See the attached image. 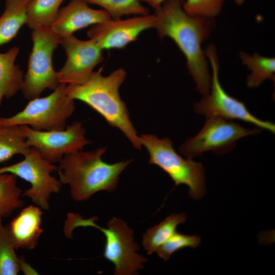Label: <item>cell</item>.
Masks as SVG:
<instances>
[{
  "mask_svg": "<svg viewBox=\"0 0 275 275\" xmlns=\"http://www.w3.org/2000/svg\"><path fill=\"white\" fill-rule=\"evenodd\" d=\"M15 250L8 226H4L0 219V275H16L23 269L26 273L34 270L17 256Z\"/></svg>",
  "mask_w": 275,
  "mask_h": 275,
  "instance_id": "d6986e66",
  "label": "cell"
},
{
  "mask_svg": "<svg viewBox=\"0 0 275 275\" xmlns=\"http://www.w3.org/2000/svg\"><path fill=\"white\" fill-rule=\"evenodd\" d=\"M186 219L185 213L172 214L159 224L149 228L143 234L142 245L148 255L157 250L175 232L177 227Z\"/></svg>",
  "mask_w": 275,
  "mask_h": 275,
  "instance_id": "ac0fdd59",
  "label": "cell"
},
{
  "mask_svg": "<svg viewBox=\"0 0 275 275\" xmlns=\"http://www.w3.org/2000/svg\"><path fill=\"white\" fill-rule=\"evenodd\" d=\"M126 73L118 68L107 76L101 69L93 72L81 85H67L66 92L72 99L80 100L100 114L112 127L120 130L138 150L142 148L140 136L129 117L125 103L119 94V88L126 78Z\"/></svg>",
  "mask_w": 275,
  "mask_h": 275,
  "instance_id": "7a4b0ae2",
  "label": "cell"
},
{
  "mask_svg": "<svg viewBox=\"0 0 275 275\" xmlns=\"http://www.w3.org/2000/svg\"><path fill=\"white\" fill-rule=\"evenodd\" d=\"M32 31L33 47L21 89L24 97L30 100L39 97L46 89L53 91L60 84L58 71L52 64V54L61 42V38L50 27Z\"/></svg>",
  "mask_w": 275,
  "mask_h": 275,
  "instance_id": "52a82bcc",
  "label": "cell"
},
{
  "mask_svg": "<svg viewBox=\"0 0 275 275\" xmlns=\"http://www.w3.org/2000/svg\"><path fill=\"white\" fill-rule=\"evenodd\" d=\"M140 2L142 1V2H147V0H139Z\"/></svg>",
  "mask_w": 275,
  "mask_h": 275,
  "instance_id": "f1b7e54d",
  "label": "cell"
},
{
  "mask_svg": "<svg viewBox=\"0 0 275 275\" xmlns=\"http://www.w3.org/2000/svg\"><path fill=\"white\" fill-rule=\"evenodd\" d=\"M183 0H166L155 10V26L160 39L169 37L183 53L186 66L203 96L209 93L211 76L202 44L216 26L214 18L191 16L183 9Z\"/></svg>",
  "mask_w": 275,
  "mask_h": 275,
  "instance_id": "6da1fadb",
  "label": "cell"
},
{
  "mask_svg": "<svg viewBox=\"0 0 275 275\" xmlns=\"http://www.w3.org/2000/svg\"><path fill=\"white\" fill-rule=\"evenodd\" d=\"M19 47L13 46L6 52H0V106L4 98H10L21 91L23 72L15 64Z\"/></svg>",
  "mask_w": 275,
  "mask_h": 275,
  "instance_id": "2e32d148",
  "label": "cell"
},
{
  "mask_svg": "<svg viewBox=\"0 0 275 275\" xmlns=\"http://www.w3.org/2000/svg\"><path fill=\"white\" fill-rule=\"evenodd\" d=\"M111 18L105 10L90 8L85 0H71L59 10L50 28L62 38L72 35L79 30Z\"/></svg>",
  "mask_w": 275,
  "mask_h": 275,
  "instance_id": "5bb4252c",
  "label": "cell"
},
{
  "mask_svg": "<svg viewBox=\"0 0 275 275\" xmlns=\"http://www.w3.org/2000/svg\"><path fill=\"white\" fill-rule=\"evenodd\" d=\"M66 0H30L25 24L32 30L42 26L50 27Z\"/></svg>",
  "mask_w": 275,
  "mask_h": 275,
  "instance_id": "44dd1931",
  "label": "cell"
},
{
  "mask_svg": "<svg viewBox=\"0 0 275 275\" xmlns=\"http://www.w3.org/2000/svg\"><path fill=\"white\" fill-rule=\"evenodd\" d=\"M201 242L200 237L197 235H188L175 232L157 250V255L167 261L175 252L186 247L195 248Z\"/></svg>",
  "mask_w": 275,
  "mask_h": 275,
  "instance_id": "d4e9b609",
  "label": "cell"
},
{
  "mask_svg": "<svg viewBox=\"0 0 275 275\" xmlns=\"http://www.w3.org/2000/svg\"><path fill=\"white\" fill-rule=\"evenodd\" d=\"M212 68L209 93L194 105L197 114L208 117L218 116L228 120H239L254 125L260 129L275 132V125L253 115L241 101L229 95L222 87L218 76L219 62L216 48L209 44L204 51Z\"/></svg>",
  "mask_w": 275,
  "mask_h": 275,
  "instance_id": "ba28073f",
  "label": "cell"
},
{
  "mask_svg": "<svg viewBox=\"0 0 275 275\" xmlns=\"http://www.w3.org/2000/svg\"><path fill=\"white\" fill-rule=\"evenodd\" d=\"M242 63L251 73L247 77L246 84L249 88H257L267 79L275 80V59L261 56L257 52L250 55L243 51L239 52Z\"/></svg>",
  "mask_w": 275,
  "mask_h": 275,
  "instance_id": "ffe728a7",
  "label": "cell"
},
{
  "mask_svg": "<svg viewBox=\"0 0 275 275\" xmlns=\"http://www.w3.org/2000/svg\"><path fill=\"white\" fill-rule=\"evenodd\" d=\"M234 2L238 5L242 4L246 0H233Z\"/></svg>",
  "mask_w": 275,
  "mask_h": 275,
  "instance_id": "83f0119b",
  "label": "cell"
},
{
  "mask_svg": "<svg viewBox=\"0 0 275 275\" xmlns=\"http://www.w3.org/2000/svg\"><path fill=\"white\" fill-rule=\"evenodd\" d=\"M88 3L101 7L112 19L121 18L125 15H145L149 10L139 0H85Z\"/></svg>",
  "mask_w": 275,
  "mask_h": 275,
  "instance_id": "cb8c5ba5",
  "label": "cell"
},
{
  "mask_svg": "<svg viewBox=\"0 0 275 275\" xmlns=\"http://www.w3.org/2000/svg\"><path fill=\"white\" fill-rule=\"evenodd\" d=\"M166 0H147V2L151 7L155 10L161 6L162 3Z\"/></svg>",
  "mask_w": 275,
  "mask_h": 275,
  "instance_id": "4316f807",
  "label": "cell"
},
{
  "mask_svg": "<svg viewBox=\"0 0 275 275\" xmlns=\"http://www.w3.org/2000/svg\"><path fill=\"white\" fill-rule=\"evenodd\" d=\"M42 213L39 207L30 205L7 225L16 250H31L35 248L43 232L41 228Z\"/></svg>",
  "mask_w": 275,
  "mask_h": 275,
  "instance_id": "9a60e30c",
  "label": "cell"
},
{
  "mask_svg": "<svg viewBox=\"0 0 275 275\" xmlns=\"http://www.w3.org/2000/svg\"><path fill=\"white\" fill-rule=\"evenodd\" d=\"M28 144L36 149L47 161L58 162L66 154L82 150L91 143L85 137L81 122L75 121L60 130L39 131L20 125Z\"/></svg>",
  "mask_w": 275,
  "mask_h": 275,
  "instance_id": "8fae6325",
  "label": "cell"
},
{
  "mask_svg": "<svg viewBox=\"0 0 275 275\" xmlns=\"http://www.w3.org/2000/svg\"><path fill=\"white\" fill-rule=\"evenodd\" d=\"M224 0H186L183 9L191 16L214 18L221 12Z\"/></svg>",
  "mask_w": 275,
  "mask_h": 275,
  "instance_id": "484cf974",
  "label": "cell"
},
{
  "mask_svg": "<svg viewBox=\"0 0 275 275\" xmlns=\"http://www.w3.org/2000/svg\"><path fill=\"white\" fill-rule=\"evenodd\" d=\"M260 132L259 128H246L221 117H208L200 131L180 146L179 152L191 159L209 151L216 154H224L235 147L237 140Z\"/></svg>",
  "mask_w": 275,
  "mask_h": 275,
  "instance_id": "9c48e42d",
  "label": "cell"
},
{
  "mask_svg": "<svg viewBox=\"0 0 275 275\" xmlns=\"http://www.w3.org/2000/svg\"><path fill=\"white\" fill-rule=\"evenodd\" d=\"M155 14L122 19H110L94 24L87 31V36L102 50L122 49L136 40L145 31L155 28Z\"/></svg>",
  "mask_w": 275,
  "mask_h": 275,
  "instance_id": "4fadbf2b",
  "label": "cell"
},
{
  "mask_svg": "<svg viewBox=\"0 0 275 275\" xmlns=\"http://www.w3.org/2000/svg\"><path fill=\"white\" fill-rule=\"evenodd\" d=\"M140 140L149 154V164L157 166L172 179L175 186L185 184L193 200H200L206 193L204 168L200 162L184 159L173 147L170 139L143 134Z\"/></svg>",
  "mask_w": 275,
  "mask_h": 275,
  "instance_id": "5b68a950",
  "label": "cell"
},
{
  "mask_svg": "<svg viewBox=\"0 0 275 275\" xmlns=\"http://www.w3.org/2000/svg\"><path fill=\"white\" fill-rule=\"evenodd\" d=\"M61 45L66 54V61L58 71L60 83L81 85L103 60V50L92 40H82L73 35L61 38Z\"/></svg>",
  "mask_w": 275,
  "mask_h": 275,
  "instance_id": "7c38bea8",
  "label": "cell"
},
{
  "mask_svg": "<svg viewBox=\"0 0 275 275\" xmlns=\"http://www.w3.org/2000/svg\"><path fill=\"white\" fill-rule=\"evenodd\" d=\"M106 150L105 147L80 150L65 155L59 161V180L69 186L74 201H86L97 192H112L116 188L120 174L132 159L108 163L101 158Z\"/></svg>",
  "mask_w": 275,
  "mask_h": 275,
  "instance_id": "3957f363",
  "label": "cell"
},
{
  "mask_svg": "<svg viewBox=\"0 0 275 275\" xmlns=\"http://www.w3.org/2000/svg\"><path fill=\"white\" fill-rule=\"evenodd\" d=\"M30 0H6L0 16V46L8 43L17 34L26 21Z\"/></svg>",
  "mask_w": 275,
  "mask_h": 275,
  "instance_id": "e0dca14e",
  "label": "cell"
},
{
  "mask_svg": "<svg viewBox=\"0 0 275 275\" xmlns=\"http://www.w3.org/2000/svg\"><path fill=\"white\" fill-rule=\"evenodd\" d=\"M16 178L11 173L0 174V219L10 216L24 204L21 199L22 190L17 185Z\"/></svg>",
  "mask_w": 275,
  "mask_h": 275,
  "instance_id": "603a6c76",
  "label": "cell"
},
{
  "mask_svg": "<svg viewBox=\"0 0 275 275\" xmlns=\"http://www.w3.org/2000/svg\"><path fill=\"white\" fill-rule=\"evenodd\" d=\"M66 86L60 83L50 94L30 100L16 114L0 117V126L27 125L39 131L64 129L75 109L74 100L66 94Z\"/></svg>",
  "mask_w": 275,
  "mask_h": 275,
  "instance_id": "8992f818",
  "label": "cell"
},
{
  "mask_svg": "<svg viewBox=\"0 0 275 275\" xmlns=\"http://www.w3.org/2000/svg\"><path fill=\"white\" fill-rule=\"evenodd\" d=\"M96 216L83 219L78 214L68 213L64 227V233L72 237L73 230L78 227H93L102 232L105 237L104 258L115 266V275H135L143 268L147 259L136 253L140 250L133 237V231L123 219L113 217L103 228L95 224Z\"/></svg>",
  "mask_w": 275,
  "mask_h": 275,
  "instance_id": "277c9868",
  "label": "cell"
},
{
  "mask_svg": "<svg viewBox=\"0 0 275 275\" xmlns=\"http://www.w3.org/2000/svg\"><path fill=\"white\" fill-rule=\"evenodd\" d=\"M30 149L20 125L0 126V163L16 154L24 156Z\"/></svg>",
  "mask_w": 275,
  "mask_h": 275,
  "instance_id": "7402d4cb",
  "label": "cell"
},
{
  "mask_svg": "<svg viewBox=\"0 0 275 275\" xmlns=\"http://www.w3.org/2000/svg\"><path fill=\"white\" fill-rule=\"evenodd\" d=\"M58 168L44 159L36 149L31 147L22 161L0 168V174L11 173L29 182L31 187L22 195L47 210L49 208L48 201L51 195L59 193L62 187L60 180L50 175Z\"/></svg>",
  "mask_w": 275,
  "mask_h": 275,
  "instance_id": "30bf717a",
  "label": "cell"
}]
</instances>
